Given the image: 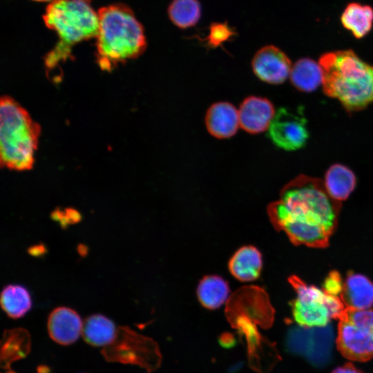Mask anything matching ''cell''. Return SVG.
<instances>
[{
    "label": "cell",
    "instance_id": "cell-11",
    "mask_svg": "<svg viewBox=\"0 0 373 373\" xmlns=\"http://www.w3.org/2000/svg\"><path fill=\"white\" fill-rule=\"evenodd\" d=\"M82 327L83 324L78 314L66 307L55 309L48 321L50 338L61 345L75 342L82 332Z\"/></svg>",
    "mask_w": 373,
    "mask_h": 373
},
{
    "label": "cell",
    "instance_id": "cell-16",
    "mask_svg": "<svg viewBox=\"0 0 373 373\" xmlns=\"http://www.w3.org/2000/svg\"><path fill=\"white\" fill-rule=\"evenodd\" d=\"M289 77L296 88L309 93L322 85L323 70L318 62L309 58H302L292 66Z\"/></svg>",
    "mask_w": 373,
    "mask_h": 373
},
{
    "label": "cell",
    "instance_id": "cell-10",
    "mask_svg": "<svg viewBox=\"0 0 373 373\" xmlns=\"http://www.w3.org/2000/svg\"><path fill=\"white\" fill-rule=\"evenodd\" d=\"M275 113L269 100L249 96L242 101L238 109L240 126L252 134L264 132L268 130Z\"/></svg>",
    "mask_w": 373,
    "mask_h": 373
},
{
    "label": "cell",
    "instance_id": "cell-8",
    "mask_svg": "<svg viewBox=\"0 0 373 373\" xmlns=\"http://www.w3.org/2000/svg\"><path fill=\"white\" fill-rule=\"evenodd\" d=\"M306 124L302 110L280 108L269 125L268 135L278 147L295 151L303 148L309 138Z\"/></svg>",
    "mask_w": 373,
    "mask_h": 373
},
{
    "label": "cell",
    "instance_id": "cell-7",
    "mask_svg": "<svg viewBox=\"0 0 373 373\" xmlns=\"http://www.w3.org/2000/svg\"><path fill=\"white\" fill-rule=\"evenodd\" d=\"M338 319L336 345L341 354L358 362L373 358V309L345 308Z\"/></svg>",
    "mask_w": 373,
    "mask_h": 373
},
{
    "label": "cell",
    "instance_id": "cell-15",
    "mask_svg": "<svg viewBox=\"0 0 373 373\" xmlns=\"http://www.w3.org/2000/svg\"><path fill=\"white\" fill-rule=\"evenodd\" d=\"M323 182L328 193L341 202L354 191L356 179L350 169L341 164H334L327 170Z\"/></svg>",
    "mask_w": 373,
    "mask_h": 373
},
{
    "label": "cell",
    "instance_id": "cell-17",
    "mask_svg": "<svg viewBox=\"0 0 373 373\" xmlns=\"http://www.w3.org/2000/svg\"><path fill=\"white\" fill-rule=\"evenodd\" d=\"M82 333L88 344L107 347L115 340L117 330L112 321L102 315L95 314L85 320Z\"/></svg>",
    "mask_w": 373,
    "mask_h": 373
},
{
    "label": "cell",
    "instance_id": "cell-24",
    "mask_svg": "<svg viewBox=\"0 0 373 373\" xmlns=\"http://www.w3.org/2000/svg\"><path fill=\"white\" fill-rule=\"evenodd\" d=\"M52 217L55 220L60 221L62 226L69 223H75L81 218L79 212L73 209H66L65 211L56 210L53 212Z\"/></svg>",
    "mask_w": 373,
    "mask_h": 373
},
{
    "label": "cell",
    "instance_id": "cell-22",
    "mask_svg": "<svg viewBox=\"0 0 373 373\" xmlns=\"http://www.w3.org/2000/svg\"><path fill=\"white\" fill-rule=\"evenodd\" d=\"M236 33L227 23L214 22L210 25L209 32L202 40L209 47L217 48L231 39Z\"/></svg>",
    "mask_w": 373,
    "mask_h": 373
},
{
    "label": "cell",
    "instance_id": "cell-14",
    "mask_svg": "<svg viewBox=\"0 0 373 373\" xmlns=\"http://www.w3.org/2000/svg\"><path fill=\"white\" fill-rule=\"evenodd\" d=\"M262 267V255L253 246L240 248L229 262V269L232 276L242 282H251L258 278Z\"/></svg>",
    "mask_w": 373,
    "mask_h": 373
},
{
    "label": "cell",
    "instance_id": "cell-26",
    "mask_svg": "<svg viewBox=\"0 0 373 373\" xmlns=\"http://www.w3.org/2000/svg\"><path fill=\"white\" fill-rule=\"evenodd\" d=\"M34 1H52V0H34Z\"/></svg>",
    "mask_w": 373,
    "mask_h": 373
},
{
    "label": "cell",
    "instance_id": "cell-25",
    "mask_svg": "<svg viewBox=\"0 0 373 373\" xmlns=\"http://www.w3.org/2000/svg\"><path fill=\"white\" fill-rule=\"evenodd\" d=\"M332 373H363L351 363H346L342 366L335 368Z\"/></svg>",
    "mask_w": 373,
    "mask_h": 373
},
{
    "label": "cell",
    "instance_id": "cell-2",
    "mask_svg": "<svg viewBox=\"0 0 373 373\" xmlns=\"http://www.w3.org/2000/svg\"><path fill=\"white\" fill-rule=\"evenodd\" d=\"M318 63L324 93L338 100L347 111H361L373 103V66L353 50L325 52Z\"/></svg>",
    "mask_w": 373,
    "mask_h": 373
},
{
    "label": "cell",
    "instance_id": "cell-20",
    "mask_svg": "<svg viewBox=\"0 0 373 373\" xmlns=\"http://www.w3.org/2000/svg\"><path fill=\"white\" fill-rule=\"evenodd\" d=\"M1 305L8 316L13 318H20L31 308L30 294L21 285H7L1 294Z\"/></svg>",
    "mask_w": 373,
    "mask_h": 373
},
{
    "label": "cell",
    "instance_id": "cell-3",
    "mask_svg": "<svg viewBox=\"0 0 373 373\" xmlns=\"http://www.w3.org/2000/svg\"><path fill=\"white\" fill-rule=\"evenodd\" d=\"M98 15L96 57L102 70L110 71L145 51L147 44L144 28L130 8L111 5L102 8Z\"/></svg>",
    "mask_w": 373,
    "mask_h": 373
},
{
    "label": "cell",
    "instance_id": "cell-1",
    "mask_svg": "<svg viewBox=\"0 0 373 373\" xmlns=\"http://www.w3.org/2000/svg\"><path fill=\"white\" fill-rule=\"evenodd\" d=\"M341 202L334 200L323 180L300 175L282 189L268 209L276 228L295 245L325 248L338 222Z\"/></svg>",
    "mask_w": 373,
    "mask_h": 373
},
{
    "label": "cell",
    "instance_id": "cell-9",
    "mask_svg": "<svg viewBox=\"0 0 373 373\" xmlns=\"http://www.w3.org/2000/svg\"><path fill=\"white\" fill-rule=\"evenodd\" d=\"M251 66L260 80L271 84L283 83L289 77L292 68L287 55L273 45L259 49L253 57Z\"/></svg>",
    "mask_w": 373,
    "mask_h": 373
},
{
    "label": "cell",
    "instance_id": "cell-18",
    "mask_svg": "<svg viewBox=\"0 0 373 373\" xmlns=\"http://www.w3.org/2000/svg\"><path fill=\"white\" fill-rule=\"evenodd\" d=\"M341 21L343 26L357 39L366 36L372 28L373 8L358 3H349L344 9Z\"/></svg>",
    "mask_w": 373,
    "mask_h": 373
},
{
    "label": "cell",
    "instance_id": "cell-19",
    "mask_svg": "<svg viewBox=\"0 0 373 373\" xmlns=\"http://www.w3.org/2000/svg\"><path fill=\"white\" fill-rule=\"evenodd\" d=\"M230 289L225 280L218 276H208L198 284L197 295L200 303L209 309H218L229 298Z\"/></svg>",
    "mask_w": 373,
    "mask_h": 373
},
{
    "label": "cell",
    "instance_id": "cell-6",
    "mask_svg": "<svg viewBox=\"0 0 373 373\" xmlns=\"http://www.w3.org/2000/svg\"><path fill=\"white\" fill-rule=\"evenodd\" d=\"M289 283L296 294L292 304L293 317L301 327H325L332 318H338L345 308L340 297L308 285L295 276L289 278Z\"/></svg>",
    "mask_w": 373,
    "mask_h": 373
},
{
    "label": "cell",
    "instance_id": "cell-23",
    "mask_svg": "<svg viewBox=\"0 0 373 373\" xmlns=\"http://www.w3.org/2000/svg\"><path fill=\"white\" fill-rule=\"evenodd\" d=\"M343 285V283L338 272L332 271L325 280L323 290L330 295L338 296L342 291Z\"/></svg>",
    "mask_w": 373,
    "mask_h": 373
},
{
    "label": "cell",
    "instance_id": "cell-13",
    "mask_svg": "<svg viewBox=\"0 0 373 373\" xmlns=\"http://www.w3.org/2000/svg\"><path fill=\"white\" fill-rule=\"evenodd\" d=\"M339 297L345 308L370 309L373 305V283L363 275L350 272Z\"/></svg>",
    "mask_w": 373,
    "mask_h": 373
},
{
    "label": "cell",
    "instance_id": "cell-21",
    "mask_svg": "<svg viewBox=\"0 0 373 373\" xmlns=\"http://www.w3.org/2000/svg\"><path fill=\"white\" fill-rule=\"evenodd\" d=\"M168 16L171 21L181 29L195 26L201 17V5L198 0H172L169 5Z\"/></svg>",
    "mask_w": 373,
    "mask_h": 373
},
{
    "label": "cell",
    "instance_id": "cell-5",
    "mask_svg": "<svg viewBox=\"0 0 373 373\" xmlns=\"http://www.w3.org/2000/svg\"><path fill=\"white\" fill-rule=\"evenodd\" d=\"M0 160L1 166L16 171L32 169L40 135L39 125L12 97L0 102Z\"/></svg>",
    "mask_w": 373,
    "mask_h": 373
},
{
    "label": "cell",
    "instance_id": "cell-12",
    "mask_svg": "<svg viewBox=\"0 0 373 373\" xmlns=\"http://www.w3.org/2000/svg\"><path fill=\"white\" fill-rule=\"evenodd\" d=\"M205 124L213 137L219 139L231 137L240 126L238 110L229 102H216L207 110Z\"/></svg>",
    "mask_w": 373,
    "mask_h": 373
},
{
    "label": "cell",
    "instance_id": "cell-4",
    "mask_svg": "<svg viewBox=\"0 0 373 373\" xmlns=\"http://www.w3.org/2000/svg\"><path fill=\"white\" fill-rule=\"evenodd\" d=\"M92 0H52L43 17L46 26L55 32L58 41L45 56L48 70L71 57L73 46L97 35L99 15Z\"/></svg>",
    "mask_w": 373,
    "mask_h": 373
}]
</instances>
